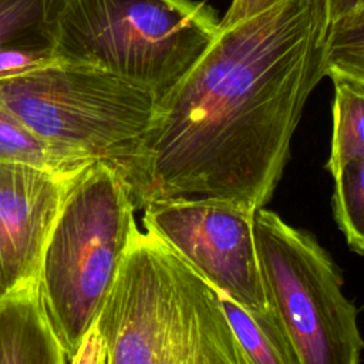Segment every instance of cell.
Returning <instances> with one entry per match:
<instances>
[{
	"label": "cell",
	"mask_w": 364,
	"mask_h": 364,
	"mask_svg": "<svg viewBox=\"0 0 364 364\" xmlns=\"http://www.w3.org/2000/svg\"><path fill=\"white\" fill-rule=\"evenodd\" d=\"M327 0H282L219 31L156 101L134 152L112 168L135 209L155 202L264 206L304 105L326 75Z\"/></svg>",
	"instance_id": "6da1fadb"
},
{
	"label": "cell",
	"mask_w": 364,
	"mask_h": 364,
	"mask_svg": "<svg viewBox=\"0 0 364 364\" xmlns=\"http://www.w3.org/2000/svg\"><path fill=\"white\" fill-rule=\"evenodd\" d=\"M92 326L105 364H249L218 291L149 229H135Z\"/></svg>",
	"instance_id": "7a4b0ae2"
},
{
	"label": "cell",
	"mask_w": 364,
	"mask_h": 364,
	"mask_svg": "<svg viewBox=\"0 0 364 364\" xmlns=\"http://www.w3.org/2000/svg\"><path fill=\"white\" fill-rule=\"evenodd\" d=\"M219 24L196 0H67L53 54L121 77L158 101L198 63Z\"/></svg>",
	"instance_id": "3957f363"
},
{
	"label": "cell",
	"mask_w": 364,
	"mask_h": 364,
	"mask_svg": "<svg viewBox=\"0 0 364 364\" xmlns=\"http://www.w3.org/2000/svg\"><path fill=\"white\" fill-rule=\"evenodd\" d=\"M122 178L95 161L71 181L46 243L38 280L68 363L98 317L135 232Z\"/></svg>",
	"instance_id": "277c9868"
},
{
	"label": "cell",
	"mask_w": 364,
	"mask_h": 364,
	"mask_svg": "<svg viewBox=\"0 0 364 364\" xmlns=\"http://www.w3.org/2000/svg\"><path fill=\"white\" fill-rule=\"evenodd\" d=\"M0 105L73 161L115 168L136 148L156 98L107 71L55 60L1 77Z\"/></svg>",
	"instance_id": "5b68a950"
},
{
	"label": "cell",
	"mask_w": 364,
	"mask_h": 364,
	"mask_svg": "<svg viewBox=\"0 0 364 364\" xmlns=\"http://www.w3.org/2000/svg\"><path fill=\"white\" fill-rule=\"evenodd\" d=\"M253 232L266 297L300 364H357L364 348L358 310L328 252L264 206L253 213Z\"/></svg>",
	"instance_id": "8992f818"
},
{
	"label": "cell",
	"mask_w": 364,
	"mask_h": 364,
	"mask_svg": "<svg viewBox=\"0 0 364 364\" xmlns=\"http://www.w3.org/2000/svg\"><path fill=\"white\" fill-rule=\"evenodd\" d=\"M253 213L219 200L155 202L144 208L142 223L176 250L218 293L259 311L270 304L259 266Z\"/></svg>",
	"instance_id": "52a82bcc"
},
{
	"label": "cell",
	"mask_w": 364,
	"mask_h": 364,
	"mask_svg": "<svg viewBox=\"0 0 364 364\" xmlns=\"http://www.w3.org/2000/svg\"><path fill=\"white\" fill-rule=\"evenodd\" d=\"M80 171L0 162V283L4 291L38 274L46 243Z\"/></svg>",
	"instance_id": "ba28073f"
},
{
	"label": "cell",
	"mask_w": 364,
	"mask_h": 364,
	"mask_svg": "<svg viewBox=\"0 0 364 364\" xmlns=\"http://www.w3.org/2000/svg\"><path fill=\"white\" fill-rule=\"evenodd\" d=\"M0 364H68L38 274L16 283L0 297Z\"/></svg>",
	"instance_id": "9c48e42d"
},
{
	"label": "cell",
	"mask_w": 364,
	"mask_h": 364,
	"mask_svg": "<svg viewBox=\"0 0 364 364\" xmlns=\"http://www.w3.org/2000/svg\"><path fill=\"white\" fill-rule=\"evenodd\" d=\"M218 294L249 364H300L296 350L272 307L253 311L225 294Z\"/></svg>",
	"instance_id": "30bf717a"
},
{
	"label": "cell",
	"mask_w": 364,
	"mask_h": 364,
	"mask_svg": "<svg viewBox=\"0 0 364 364\" xmlns=\"http://www.w3.org/2000/svg\"><path fill=\"white\" fill-rule=\"evenodd\" d=\"M67 0H0V48L53 50L58 18Z\"/></svg>",
	"instance_id": "8fae6325"
},
{
	"label": "cell",
	"mask_w": 364,
	"mask_h": 364,
	"mask_svg": "<svg viewBox=\"0 0 364 364\" xmlns=\"http://www.w3.org/2000/svg\"><path fill=\"white\" fill-rule=\"evenodd\" d=\"M331 80L333 131L327 169L364 155V82L338 75Z\"/></svg>",
	"instance_id": "7c38bea8"
},
{
	"label": "cell",
	"mask_w": 364,
	"mask_h": 364,
	"mask_svg": "<svg viewBox=\"0 0 364 364\" xmlns=\"http://www.w3.org/2000/svg\"><path fill=\"white\" fill-rule=\"evenodd\" d=\"M328 171L334 181V219L350 249L364 255V155Z\"/></svg>",
	"instance_id": "4fadbf2b"
},
{
	"label": "cell",
	"mask_w": 364,
	"mask_h": 364,
	"mask_svg": "<svg viewBox=\"0 0 364 364\" xmlns=\"http://www.w3.org/2000/svg\"><path fill=\"white\" fill-rule=\"evenodd\" d=\"M0 162H24L58 172H75L90 165L73 161L51 148L1 105Z\"/></svg>",
	"instance_id": "5bb4252c"
},
{
	"label": "cell",
	"mask_w": 364,
	"mask_h": 364,
	"mask_svg": "<svg viewBox=\"0 0 364 364\" xmlns=\"http://www.w3.org/2000/svg\"><path fill=\"white\" fill-rule=\"evenodd\" d=\"M326 75L364 82V16L330 23L326 41Z\"/></svg>",
	"instance_id": "9a60e30c"
},
{
	"label": "cell",
	"mask_w": 364,
	"mask_h": 364,
	"mask_svg": "<svg viewBox=\"0 0 364 364\" xmlns=\"http://www.w3.org/2000/svg\"><path fill=\"white\" fill-rule=\"evenodd\" d=\"M55 55L50 48L33 47H3L0 48V78L16 75L27 70L41 67L55 61Z\"/></svg>",
	"instance_id": "2e32d148"
},
{
	"label": "cell",
	"mask_w": 364,
	"mask_h": 364,
	"mask_svg": "<svg viewBox=\"0 0 364 364\" xmlns=\"http://www.w3.org/2000/svg\"><path fill=\"white\" fill-rule=\"evenodd\" d=\"M282 0H232L228 11L220 18V27L230 26L235 23H239L242 20H246L249 17H253L259 13H263Z\"/></svg>",
	"instance_id": "e0dca14e"
},
{
	"label": "cell",
	"mask_w": 364,
	"mask_h": 364,
	"mask_svg": "<svg viewBox=\"0 0 364 364\" xmlns=\"http://www.w3.org/2000/svg\"><path fill=\"white\" fill-rule=\"evenodd\" d=\"M361 0H327L330 23L344 18L357 11Z\"/></svg>",
	"instance_id": "ac0fdd59"
},
{
	"label": "cell",
	"mask_w": 364,
	"mask_h": 364,
	"mask_svg": "<svg viewBox=\"0 0 364 364\" xmlns=\"http://www.w3.org/2000/svg\"><path fill=\"white\" fill-rule=\"evenodd\" d=\"M350 16H364V0H361V3H360V6H358L357 11L353 13V14H350ZM347 17H348V16H347Z\"/></svg>",
	"instance_id": "d6986e66"
},
{
	"label": "cell",
	"mask_w": 364,
	"mask_h": 364,
	"mask_svg": "<svg viewBox=\"0 0 364 364\" xmlns=\"http://www.w3.org/2000/svg\"><path fill=\"white\" fill-rule=\"evenodd\" d=\"M3 293H4V290H3V286H1V283H0V297L3 296Z\"/></svg>",
	"instance_id": "ffe728a7"
}]
</instances>
